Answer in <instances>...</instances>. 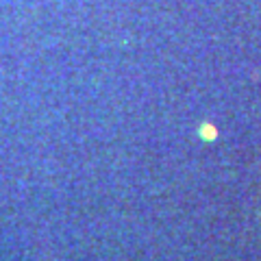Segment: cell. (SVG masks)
Segmentation results:
<instances>
[{
  "instance_id": "6da1fadb",
  "label": "cell",
  "mask_w": 261,
  "mask_h": 261,
  "mask_svg": "<svg viewBox=\"0 0 261 261\" xmlns=\"http://www.w3.org/2000/svg\"><path fill=\"white\" fill-rule=\"evenodd\" d=\"M198 135H200V140H205V142H214L218 137V128L214 124H209V122H205V124L200 126Z\"/></svg>"
}]
</instances>
